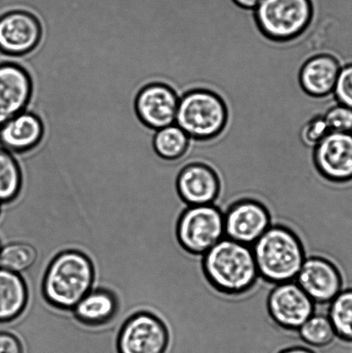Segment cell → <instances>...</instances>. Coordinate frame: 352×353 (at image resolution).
<instances>
[{"label": "cell", "instance_id": "cell-7", "mask_svg": "<svg viewBox=\"0 0 352 353\" xmlns=\"http://www.w3.org/2000/svg\"><path fill=\"white\" fill-rule=\"evenodd\" d=\"M171 334L160 316L141 311L130 316L117 336V353H167Z\"/></svg>", "mask_w": 352, "mask_h": 353}, {"label": "cell", "instance_id": "cell-2", "mask_svg": "<svg viewBox=\"0 0 352 353\" xmlns=\"http://www.w3.org/2000/svg\"><path fill=\"white\" fill-rule=\"evenodd\" d=\"M251 249L260 279L271 285L295 281L307 258L298 234L282 225H271Z\"/></svg>", "mask_w": 352, "mask_h": 353}, {"label": "cell", "instance_id": "cell-20", "mask_svg": "<svg viewBox=\"0 0 352 353\" xmlns=\"http://www.w3.org/2000/svg\"><path fill=\"white\" fill-rule=\"evenodd\" d=\"M191 145V138L176 123L155 131L152 139L154 153L170 163L181 161L188 154Z\"/></svg>", "mask_w": 352, "mask_h": 353}, {"label": "cell", "instance_id": "cell-1", "mask_svg": "<svg viewBox=\"0 0 352 353\" xmlns=\"http://www.w3.org/2000/svg\"><path fill=\"white\" fill-rule=\"evenodd\" d=\"M201 266L206 281L223 296L246 295L260 279L251 245L227 237L202 256Z\"/></svg>", "mask_w": 352, "mask_h": 353}, {"label": "cell", "instance_id": "cell-30", "mask_svg": "<svg viewBox=\"0 0 352 353\" xmlns=\"http://www.w3.org/2000/svg\"><path fill=\"white\" fill-rule=\"evenodd\" d=\"M238 7L247 10H254L261 0H232Z\"/></svg>", "mask_w": 352, "mask_h": 353}, {"label": "cell", "instance_id": "cell-16", "mask_svg": "<svg viewBox=\"0 0 352 353\" xmlns=\"http://www.w3.org/2000/svg\"><path fill=\"white\" fill-rule=\"evenodd\" d=\"M341 67L340 61L330 54L309 57L299 71L298 81L302 92L313 99L335 102L329 98L333 96Z\"/></svg>", "mask_w": 352, "mask_h": 353}, {"label": "cell", "instance_id": "cell-17", "mask_svg": "<svg viewBox=\"0 0 352 353\" xmlns=\"http://www.w3.org/2000/svg\"><path fill=\"white\" fill-rule=\"evenodd\" d=\"M44 134L43 119L26 110L0 127V147L13 154H26L39 146Z\"/></svg>", "mask_w": 352, "mask_h": 353}, {"label": "cell", "instance_id": "cell-12", "mask_svg": "<svg viewBox=\"0 0 352 353\" xmlns=\"http://www.w3.org/2000/svg\"><path fill=\"white\" fill-rule=\"evenodd\" d=\"M271 225L267 208L254 199L238 200L224 211L225 237L251 247Z\"/></svg>", "mask_w": 352, "mask_h": 353}, {"label": "cell", "instance_id": "cell-21", "mask_svg": "<svg viewBox=\"0 0 352 353\" xmlns=\"http://www.w3.org/2000/svg\"><path fill=\"white\" fill-rule=\"evenodd\" d=\"M296 334L307 347L317 349L329 347L337 338L327 312L317 310L298 328Z\"/></svg>", "mask_w": 352, "mask_h": 353}, {"label": "cell", "instance_id": "cell-23", "mask_svg": "<svg viewBox=\"0 0 352 353\" xmlns=\"http://www.w3.org/2000/svg\"><path fill=\"white\" fill-rule=\"evenodd\" d=\"M23 174L14 154L0 147V203L12 202L19 195Z\"/></svg>", "mask_w": 352, "mask_h": 353}, {"label": "cell", "instance_id": "cell-29", "mask_svg": "<svg viewBox=\"0 0 352 353\" xmlns=\"http://www.w3.org/2000/svg\"><path fill=\"white\" fill-rule=\"evenodd\" d=\"M278 353H317L313 349L307 347V345H293L282 349Z\"/></svg>", "mask_w": 352, "mask_h": 353}, {"label": "cell", "instance_id": "cell-10", "mask_svg": "<svg viewBox=\"0 0 352 353\" xmlns=\"http://www.w3.org/2000/svg\"><path fill=\"white\" fill-rule=\"evenodd\" d=\"M179 98L177 91L167 83H148L137 92L134 112L144 126L156 131L176 123Z\"/></svg>", "mask_w": 352, "mask_h": 353}, {"label": "cell", "instance_id": "cell-31", "mask_svg": "<svg viewBox=\"0 0 352 353\" xmlns=\"http://www.w3.org/2000/svg\"><path fill=\"white\" fill-rule=\"evenodd\" d=\"M0 214H1V203H0Z\"/></svg>", "mask_w": 352, "mask_h": 353}, {"label": "cell", "instance_id": "cell-26", "mask_svg": "<svg viewBox=\"0 0 352 353\" xmlns=\"http://www.w3.org/2000/svg\"><path fill=\"white\" fill-rule=\"evenodd\" d=\"M331 132L352 133V109L336 103L323 114Z\"/></svg>", "mask_w": 352, "mask_h": 353}, {"label": "cell", "instance_id": "cell-5", "mask_svg": "<svg viewBox=\"0 0 352 353\" xmlns=\"http://www.w3.org/2000/svg\"><path fill=\"white\" fill-rule=\"evenodd\" d=\"M313 15L310 0H261L253 10L257 29L274 43L299 39L311 26Z\"/></svg>", "mask_w": 352, "mask_h": 353}, {"label": "cell", "instance_id": "cell-9", "mask_svg": "<svg viewBox=\"0 0 352 353\" xmlns=\"http://www.w3.org/2000/svg\"><path fill=\"white\" fill-rule=\"evenodd\" d=\"M43 37V23L30 10H9L0 15V53L24 57L39 46Z\"/></svg>", "mask_w": 352, "mask_h": 353}, {"label": "cell", "instance_id": "cell-24", "mask_svg": "<svg viewBox=\"0 0 352 353\" xmlns=\"http://www.w3.org/2000/svg\"><path fill=\"white\" fill-rule=\"evenodd\" d=\"M37 259L33 245L24 241L8 242L0 247V268L19 273L32 268Z\"/></svg>", "mask_w": 352, "mask_h": 353}, {"label": "cell", "instance_id": "cell-11", "mask_svg": "<svg viewBox=\"0 0 352 353\" xmlns=\"http://www.w3.org/2000/svg\"><path fill=\"white\" fill-rule=\"evenodd\" d=\"M312 158L327 181L339 185L352 183V133L330 132L313 148Z\"/></svg>", "mask_w": 352, "mask_h": 353}, {"label": "cell", "instance_id": "cell-22", "mask_svg": "<svg viewBox=\"0 0 352 353\" xmlns=\"http://www.w3.org/2000/svg\"><path fill=\"white\" fill-rule=\"evenodd\" d=\"M336 336L352 343V286L346 287L327 306Z\"/></svg>", "mask_w": 352, "mask_h": 353}, {"label": "cell", "instance_id": "cell-3", "mask_svg": "<svg viewBox=\"0 0 352 353\" xmlns=\"http://www.w3.org/2000/svg\"><path fill=\"white\" fill-rule=\"evenodd\" d=\"M94 280V266L87 255L77 250L61 252L45 272L43 296L56 309L74 310L92 290Z\"/></svg>", "mask_w": 352, "mask_h": 353}, {"label": "cell", "instance_id": "cell-18", "mask_svg": "<svg viewBox=\"0 0 352 353\" xmlns=\"http://www.w3.org/2000/svg\"><path fill=\"white\" fill-rule=\"evenodd\" d=\"M117 299L110 290L94 289L90 290L77 305L74 313L79 321L88 326H99L109 323L116 316Z\"/></svg>", "mask_w": 352, "mask_h": 353}, {"label": "cell", "instance_id": "cell-14", "mask_svg": "<svg viewBox=\"0 0 352 353\" xmlns=\"http://www.w3.org/2000/svg\"><path fill=\"white\" fill-rule=\"evenodd\" d=\"M33 92L32 77L23 65L0 62V127L27 110Z\"/></svg>", "mask_w": 352, "mask_h": 353}, {"label": "cell", "instance_id": "cell-8", "mask_svg": "<svg viewBox=\"0 0 352 353\" xmlns=\"http://www.w3.org/2000/svg\"><path fill=\"white\" fill-rule=\"evenodd\" d=\"M267 312L281 330L296 333L316 311V304L296 281L272 285L267 300Z\"/></svg>", "mask_w": 352, "mask_h": 353}, {"label": "cell", "instance_id": "cell-27", "mask_svg": "<svg viewBox=\"0 0 352 353\" xmlns=\"http://www.w3.org/2000/svg\"><path fill=\"white\" fill-rule=\"evenodd\" d=\"M333 97L336 103L352 109V63L341 67Z\"/></svg>", "mask_w": 352, "mask_h": 353}, {"label": "cell", "instance_id": "cell-13", "mask_svg": "<svg viewBox=\"0 0 352 353\" xmlns=\"http://www.w3.org/2000/svg\"><path fill=\"white\" fill-rule=\"evenodd\" d=\"M316 306H327L344 288L340 269L320 256L307 257L295 280Z\"/></svg>", "mask_w": 352, "mask_h": 353}, {"label": "cell", "instance_id": "cell-4", "mask_svg": "<svg viewBox=\"0 0 352 353\" xmlns=\"http://www.w3.org/2000/svg\"><path fill=\"white\" fill-rule=\"evenodd\" d=\"M229 108L218 93L207 88L189 89L179 98L176 124L193 141L217 139L229 123Z\"/></svg>", "mask_w": 352, "mask_h": 353}, {"label": "cell", "instance_id": "cell-25", "mask_svg": "<svg viewBox=\"0 0 352 353\" xmlns=\"http://www.w3.org/2000/svg\"><path fill=\"white\" fill-rule=\"evenodd\" d=\"M330 132L323 115H316L303 124L299 137L303 146L313 150Z\"/></svg>", "mask_w": 352, "mask_h": 353}, {"label": "cell", "instance_id": "cell-28", "mask_svg": "<svg viewBox=\"0 0 352 353\" xmlns=\"http://www.w3.org/2000/svg\"><path fill=\"white\" fill-rule=\"evenodd\" d=\"M0 353H24L22 341L10 332H0Z\"/></svg>", "mask_w": 352, "mask_h": 353}, {"label": "cell", "instance_id": "cell-15", "mask_svg": "<svg viewBox=\"0 0 352 353\" xmlns=\"http://www.w3.org/2000/svg\"><path fill=\"white\" fill-rule=\"evenodd\" d=\"M176 190L186 206L215 204L220 193V180L208 164L194 161L179 169Z\"/></svg>", "mask_w": 352, "mask_h": 353}, {"label": "cell", "instance_id": "cell-19", "mask_svg": "<svg viewBox=\"0 0 352 353\" xmlns=\"http://www.w3.org/2000/svg\"><path fill=\"white\" fill-rule=\"evenodd\" d=\"M29 292L19 273L0 268V323L17 319L25 310Z\"/></svg>", "mask_w": 352, "mask_h": 353}, {"label": "cell", "instance_id": "cell-6", "mask_svg": "<svg viewBox=\"0 0 352 353\" xmlns=\"http://www.w3.org/2000/svg\"><path fill=\"white\" fill-rule=\"evenodd\" d=\"M176 236L183 250L202 257L225 237L223 211L216 204L186 207L176 225Z\"/></svg>", "mask_w": 352, "mask_h": 353}]
</instances>
